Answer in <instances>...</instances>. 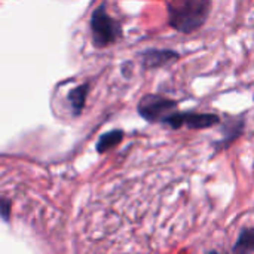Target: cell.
<instances>
[{
    "label": "cell",
    "mask_w": 254,
    "mask_h": 254,
    "mask_svg": "<svg viewBox=\"0 0 254 254\" xmlns=\"http://www.w3.org/2000/svg\"><path fill=\"white\" fill-rule=\"evenodd\" d=\"M211 9V0H170L167 4L168 24L179 33H195L205 25Z\"/></svg>",
    "instance_id": "obj_1"
},
{
    "label": "cell",
    "mask_w": 254,
    "mask_h": 254,
    "mask_svg": "<svg viewBox=\"0 0 254 254\" xmlns=\"http://www.w3.org/2000/svg\"><path fill=\"white\" fill-rule=\"evenodd\" d=\"M89 27H91L92 45L97 49L109 48L124 37L122 24L107 12L104 3L100 4L97 9H94L91 15Z\"/></svg>",
    "instance_id": "obj_2"
},
{
    "label": "cell",
    "mask_w": 254,
    "mask_h": 254,
    "mask_svg": "<svg viewBox=\"0 0 254 254\" xmlns=\"http://www.w3.org/2000/svg\"><path fill=\"white\" fill-rule=\"evenodd\" d=\"M179 110V103L161 94H146L137 104L138 115L149 124H164L168 116Z\"/></svg>",
    "instance_id": "obj_3"
},
{
    "label": "cell",
    "mask_w": 254,
    "mask_h": 254,
    "mask_svg": "<svg viewBox=\"0 0 254 254\" xmlns=\"http://www.w3.org/2000/svg\"><path fill=\"white\" fill-rule=\"evenodd\" d=\"M222 119L216 113H199V112H174L165 119L162 125H167L173 129H180L188 127L190 129H208L216 125H220Z\"/></svg>",
    "instance_id": "obj_4"
},
{
    "label": "cell",
    "mask_w": 254,
    "mask_h": 254,
    "mask_svg": "<svg viewBox=\"0 0 254 254\" xmlns=\"http://www.w3.org/2000/svg\"><path fill=\"white\" fill-rule=\"evenodd\" d=\"M138 57L141 60V67L144 70L161 68L180 60V54L177 51L165 48H149L141 51Z\"/></svg>",
    "instance_id": "obj_5"
},
{
    "label": "cell",
    "mask_w": 254,
    "mask_h": 254,
    "mask_svg": "<svg viewBox=\"0 0 254 254\" xmlns=\"http://www.w3.org/2000/svg\"><path fill=\"white\" fill-rule=\"evenodd\" d=\"M244 127H246V122H244V118L240 116V118H232L229 122L226 124H220V128L223 131V140L220 141H216L214 146L220 147V149H228V146L231 143H234L244 131Z\"/></svg>",
    "instance_id": "obj_6"
},
{
    "label": "cell",
    "mask_w": 254,
    "mask_h": 254,
    "mask_svg": "<svg viewBox=\"0 0 254 254\" xmlns=\"http://www.w3.org/2000/svg\"><path fill=\"white\" fill-rule=\"evenodd\" d=\"M88 94H89V83L85 82V83H80L74 88H71L67 94V101L74 113V116H79L85 106H86V98H88Z\"/></svg>",
    "instance_id": "obj_7"
},
{
    "label": "cell",
    "mask_w": 254,
    "mask_h": 254,
    "mask_svg": "<svg viewBox=\"0 0 254 254\" xmlns=\"http://www.w3.org/2000/svg\"><path fill=\"white\" fill-rule=\"evenodd\" d=\"M125 138V131L124 129H110L107 132H103L95 144V150L103 155L112 149H115L116 146H119Z\"/></svg>",
    "instance_id": "obj_8"
},
{
    "label": "cell",
    "mask_w": 254,
    "mask_h": 254,
    "mask_svg": "<svg viewBox=\"0 0 254 254\" xmlns=\"http://www.w3.org/2000/svg\"><path fill=\"white\" fill-rule=\"evenodd\" d=\"M232 252L238 254L254 253V228H243Z\"/></svg>",
    "instance_id": "obj_9"
},
{
    "label": "cell",
    "mask_w": 254,
    "mask_h": 254,
    "mask_svg": "<svg viewBox=\"0 0 254 254\" xmlns=\"http://www.w3.org/2000/svg\"><path fill=\"white\" fill-rule=\"evenodd\" d=\"M10 210H12V202L7 198H1L0 199V214L4 223H9L10 220Z\"/></svg>",
    "instance_id": "obj_10"
}]
</instances>
